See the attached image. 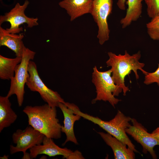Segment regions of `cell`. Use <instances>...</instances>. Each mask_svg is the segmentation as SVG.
I'll use <instances>...</instances> for the list:
<instances>
[{
  "instance_id": "6da1fadb",
  "label": "cell",
  "mask_w": 159,
  "mask_h": 159,
  "mask_svg": "<svg viewBox=\"0 0 159 159\" xmlns=\"http://www.w3.org/2000/svg\"><path fill=\"white\" fill-rule=\"evenodd\" d=\"M23 111L27 115L29 125L52 139L61 137L62 126L57 117L56 107L47 103L40 106H26Z\"/></svg>"
},
{
  "instance_id": "7a4b0ae2",
  "label": "cell",
  "mask_w": 159,
  "mask_h": 159,
  "mask_svg": "<svg viewBox=\"0 0 159 159\" xmlns=\"http://www.w3.org/2000/svg\"><path fill=\"white\" fill-rule=\"evenodd\" d=\"M107 54L109 58L106 64L111 67L112 78L115 83L122 89L123 95L125 96L129 90V88L125 84V77L132 71L137 80L139 78L138 70H140L145 75L148 73L143 69L145 64L139 61L141 57L140 52L138 51L132 55L130 54L126 50L123 55H116L111 52Z\"/></svg>"
},
{
  "instance_id": "3957f363",
  "label": "cell",
  "mask_w": 159,
  "mask_h": 159,
  "mask_svg": "<svg viewBox=\"0 0 159 159\" xmlns=\"http://www.w3.org/2000/svg\"><path fill=\"white\" fill-rule=\"evenodd\" d=\"M71 107L75 114L79 115L84 119L98 125L107 133L126 145L135 152H139L128 138L126 131V129L131 125L130 122L132 118L130 117L126 116L118 110L113 118L109 121H105L98 117L82 112L75 104L72 105Z\"/></svg>"
},
{
  "instance_id": "277c9868",
  "label": "cell",
  "mask_w": 159,
  "mask_h": 159,
  "mask_svg": "<svg viewBox=\"0 0 159 159\" xmlns=\"http://www.w3.org/2000/svg\"><path fill=\"white\" fill-rule=\"evenodd\" d=\"M92 82L95 86L96 97L93 99L92 104L97 101L108 102L114 108L121 100L115 96H118L122 90L117 86L112 77L110 69L104 72L99 71L96 66L93 68Z\"/></svg>"
},
{
  "instance_id": "5b68a950",
  "label": "cell",
  "mask_w": 159,
  "mask_h": 159,
  "mask_svg": "<svg viewBox=\"0 0 159 159\" xmlns=\"http://www.w3.org/2000/svg\"><path fill=\"white\" fill-rule=\"evenodd\" d=\"M35 52L24 46L20 63L16 68L14 77L10 80L9 90L6 96L9 97L16 95L18 106L23 104L25 93L24 86L29 75L28 67L29 62L34 57Z\"/></svg>"
},
{
  "instance_id": "8992f818",
  "label": "cell",
  "mask_w": 159,
  "mask_h": 159,
  "mask_svg": "<svg viewBox=\"0 0 159 159\" xmlns=\"http://www.w3.org/2000/svg\"><path fill=\"white\" fill-rule=\"evenodd\" d=\"M28 71L29 75L26 85L31 91L38 92L43 100L52 107H58L59 102H65L57 92L49 88L44 83L38 74L36 63L31 60Z\"/></svg>"
},
{
  "instance_id": "52a82bcc",
  "label": "cell",
  "mask_w": 159,
  "mask_h": 159,
  "mask_svg": "<svg viewBox=\"0 0 159 159\" xmlns=\"http://www.w3.org/2000/svg\"><path fill=\"white\" fill-rule=\"evenodd\" d=\"M45 135L30 125L24 130H17L12 135L13 143L16 146H10L11 154L20 152H23L22 158H30L29 154L26 153L28 149L42 143Z\"/></svg>"
},
{
  "instance_id": "ba28073f",
  "label": "cell",
  "mask_w": 159,
  "mask_h": 159,
  "mask_svg": "<svg viewBox=\"0 0 159 159\" xmlns=\"http://www.w3.org/2000/svg\"><path fill=\"white\" fill-rule=\"evenodd\" d=\"M112 0H93L90 14L98 26L97 37L101 45L109 38L107 19L112 13Z\"/></svg>"
},
{
  "instance_id": "9c48e42d",
  "label": "cell",
  "mask_w": 159,
  "mask_h": 159,
  "mask_svg": "<svg viewBox=\"0 0 159 159\" xmlns=\"http://www.w3.org/2000/svg\"><path fill=\"white\" fill-rule=\"evenodd\" d=\"M29 3L27 0L22 5L17 3L10 11L1 15L0 26L5 22H8L11 26L6 29V31L10 33L17 34L23 31V28L19 26L24 23L26 24L27 27L29 28L38 25L37 18L29 17L25 14V11Z\"/></svg>"
},
{
  "instance_id": "30bf717a",
  "label": "cell",
  "mask_w": 159,
  "mask_h": 159,
  "mask_svg": "<svg viewBox=\"0 0 159 159\" xmlns=\"http://www.w3.org/2000/svg\"><path fill=\"white\" fill-rule=\"evenodd\" d=\"M131 122L132 124L126 130L127 134L141 145L144 153L149 152L153 159H157L154 148L159 145V140L148 132L147 129L135 118H132Z\"/></svg>"
},
{
  "instance_id": "8fae6325",
  "label": "cell",
  "mask_w": 159,
  "mask_h": 159,
  "mask_svg": "<svg viewBox=\"0 0 159 159\" xmlns=\"http://www.w3.org/2000/svg\"><path fill=\"white\" fill-rule=\"evenodd\" d=\"M42 144L36 145L29 149L30 159L35 158L38 155L44 154L49 157L62 155L67 159L73 151L67 148H61L56 145L52 139L45 136Z\"/></svg>"
},
{
  "instance_id": "7c38bea8",
  "label": "cell",
  "mask_w": 159,
  "mask_h": 159,
  "mask_svg": "<svg viewBox=\"0 0 159 159\" xmlns=\"http://www.w3.org/2000/svg\"><path fill=\"white\" fill-rule=\"evenodd\" d=\"M58 107L62 112L64 117V125L62 126L61 131L66 136V140L62 145H65L68 142L78 144L74 132V126L75 122L79 120L82 117L79 115L75 114L73 110L67 106L65 102H59Z\"/></svg>"
},
{
  "instance_id": "4fadbf2b",
  "label": "cell",
  "mask_w": 159,
  "mask_h": 159,
  "mask_svg": "<svg viewBox=\"0 0 159 159\" xmlns=\"http://www.w3.org/2000/svg\"><path fill=\"white\" fill-rule=\"evenodd\" d=\"M93 0H62L59 6L65 9L72 21L76 18L91 12Z\"/></svg>"
},
{
  "instance_id": "5bb4252c",
  "label": "cell",
  "mask_w": 159,
  "mask_h": 159,
  "mask_svg": "<svg viewBox=\"0 0 159 159\" xmlns=\"http://www.w3.org/2000/svg\"><path fill=\"white\" fill-rule=\"evenodd\" d=\"M106 143L111 148L115 159H134V152L116 138L108 133L98 132Z\"/></svg>"
},
{
  "instance_id": "9a60e30c",
  "label": "cell",
  "mask_w": 159,
  "mask_h": 159,
  "mask_svg": "<svg viewBox=\"0 0 159 159\" xmlns=\"http://www.w3.org/2000/svg\"><path fill=\"white\" fill-rule=\"evenodd\" d=\"M24 36L8 32L0 26V46H5L13 51L16 57H22L24 46L22 40Z\"/></svg>"
},
{
  "instance_id": "2e32d148",
  "label": "cell",
  "mask_w": 159,
  "mask_h": 159,
  "mask_svg": "<svg viewBox=\"0 0 159 159\" xmlns=\"http://www.w3.org/2000/svg\"><path fill=\"white\" fill-rule=\"evenodd\" d=\"M7 96H0V132L10 126L17 119V116L11 107Z\"/></svg>"
},
{
  "instance_id": "e0dca14e",
  "label": "cell",
  "mask_w": 159,
  "mask_h": 159,
  "mask_svg": "<svg viewBox=\"0 0 159 159\" xmlns=\"http://www.w3.org/2000/svg\"><path fill=\"white\" fill-rule=\"evenodd\" d=\"M143 0H127V6L125 16L120 20L122 28L124 29L130 26L132 22L137 21L142 13Z\"/></svg>"
},
{
  "instance_id": "ac0fdd59",
  "label": "cell",
  "mask_w": 159,
  "mask_h": 159,
  "mask_svg": "<svg viewBox=\"0 0 159 159\" xmlns=\"http://www.w3.org/2000/svg\"><path fill=\"white\" fill-rule=\"evenodd\" d=\"M21 57L14 58L0 55V78L3 80H11L14 76L17 65L20 63Z\"/></svg>"
},
{
  "instance_id": "d6986e66",
  "label": "cell",
  "mask_w": 159,
  "mask_h": 159,
  "mask_svg": "<svg viewBox=\"0 0 159 159\" xmlns=\"http://www.w3.org/2000/svg\"><path fill=\"white\" fill-rule=\"evenodd\" d=\"M147 32L154 40L159 41V15L151 19L146 24Z\"/></svg>"
},
{
  "instance_id": "ffe728a7",
  "label": "cell",
  "mask_w": 159,
  "mask_h": 159,
  "mask_svg": "<svg viewBox=\"0 0 159 159\" xmlns=\"http://www.w3.org/2000/svg\"><path fill=\"white\" fill-rule=\"evenodd\" d=\"M147 6L148 16L152 18L159 15V0H144Z\"/></svg>"
},
{
  "instance_id": "44dd1931",
  "label": "cell",
  "mask_w": 159,
  "mask_h": 159,
  "mask_svg": "<svg viewBox=\"0 0 159 159\" xmlns=\"http://www.w3.org/2000/svg\"><path fill=\"white\" fill-rule=\"evenodd\" d=\"M156 83L159 87V64L156 70L152 72H148L145 75L144 83L146 85H149Z\"/></svg>"
},
{
  "instance_id": "7402d4cb",
  "label": "cell",
  "mask_w": 159,
  "mask_h": 159,
  "mask_svg": "<svg viewBox=\"0 0 159 159\" xmlns=\"http://www.w3.org/2000/svg\"><path fill=\"white\" fill-rule=\"evenodd\" d=\"M85 158L82 153L78 150L73 151L72 153L68 157L67 159H83Z\"/></svg>"
},
{
  "instance_id": "603a6c76",
  "label": "cell",
  "mask_w": 159,
  "mask_h": 159,
  "mask_svg": "<svg viewBox=\"0 0 159 159\" xmlns=\"http://www.w3.org/2000/svg\"><path fill=\"white\" fill-rule=\"evenodd\" d=\"M127 0H118L117 5L119 9L122 10L126 9V2Z\"/></svg>"
},
{
  "instance_id": "cb8c5ba5",
  "label": "cell",
  "mask_w": 159,
  "mask_h": 159,
  "mask_svg": "<svg viewBox=\"0 0 159 159\" xmlns=\"http://www.w3.org/2000/svg\"><path fill=\"white\" fill-rule=\"evenodd\" d=\"M151 133L154 137L159 140V126L155 129Z\"/></svg>"
}]
</instances>
